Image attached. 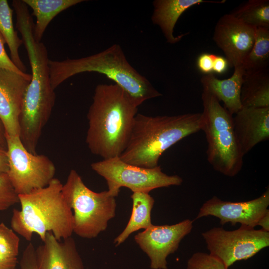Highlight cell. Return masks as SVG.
<instances>
[{"label": "cell", "instance_id": "cell-29", "mask_svg": "<svg viewBox=\"0 0 269 269\" xmlns=\"http://www.w3.org/2000/svg\"><path fill=\"white\" fill-rule=\"evenodd\" d=\"M215 54L208 53H203L198 57L197 66L202 73L206 74H211L213 72V64Z\"/></svg>", "mask_w": 269, "mask_h": 269}, {"label": "cell", "instance_id": "cell-19", "mask_svg": "<svg viewBox=\"0 0 269 269\" xmlns=\"http://www.w3.org/2000/svg\"><path fill=\"white\" fill-rule=\"evenodd\" d=\"M32 10L36 17L33 35L37 42H41L44 32L51 20L59 13L81 3L83 0H22Z\"/></svg>", "mask_w": 269, "mask_h": 269}, {"label": "cell", "instance_id": "cell-23", "mask_svg": "<svg viewBox=\"0 0 269 269\" xmlns=\"http://www.w3.org/2000/svg\"><path fill=\"white\" fill-rule=\"evenodd\" d=\"M269 28L257 27L255 40L242 68L244 71H254L269 68Z\"/></svg>", "mask_w": 269, "mask_h": 269}, {"label": "cell", "instance_id": "cell-34", "mask_svg": "<svg viewBox=\"0 0 269 269\" xmlns=\"http://www.w3.org/2000/svg\"></svg>", "mask_w": 269, "mask_h": 269}, {"label": "cell", "instance_id": "cell-11", "mask_svg": "<svg viewBox=\"0 0 269 269\" xmlns=\"http://www.w3.org/2000/svg\"><path fill=\"white\" fill-rule=\"evenodd\" d=\"M269 188L260 197L247 201H225L214 196L203 203L195 219L212 216L219 218L222 225L240 223L241 226L254 228L269 210Z\"/></svg>", "mask_w": 269, "mask_h": 269}, {"label": "cell", "instance_id": "cell-31", "mask_svg": "<svg viewBox=\"0 0 269 269\" xmlns=\"http://www.w3.org/2000/svg\"><path fill=\"white\" fill-rule=\"evenodd\" d=\"M8 169L6 148L0 144V174L7 173Z\"/></svg>", "mask_w": 269, "mask_h": 269}, {"label": "cell", "instance_id": "cell-33", "mask_svg": "<svg viewBox=\"0 0 269 269\" xmlns=\"http://www.w3.org/2000/svg\"><path fill=\"white\" fill-rule=\"evenodd\" d=\"M0 144L6 148V139L3 125L0 119Z\"/></svg>", "mask_w": 269, "mask_h": 269}, {"label": "cell", "instance_id": "cell-21", "mask_svg": "<svg viewBox=\"0 0 269 269\" xmlns=\"http://www.w3.org/2000/svg\"><path fill=\"white\" fill-rule=\"evenodd\" d=\"M12 14L13 9L7 0H0V34L8 47L11 61L20 71L25 73L26 68L19 53V48L23 41L14 28Z\"/></svg>", "mask_w": 269, "mask_h": 269}, {"label": "cell", "instance_id": "cell-9", "mask_svg": "<svg viewBox=\"0 0 269 269\" xmlns=\"http://www.w3.org/2000/svg\"><path fill=\"white\" fill-rule=\"evenodd\" d=\"M209 254L228 269L236 262L248 260L269 246V232L243 226L228 231L213 227L202 233Z\"/></svg>", "mask_w": 269, "mask_h": 269}, {"label": "cell", "instance_id": "cell-32", "mask_svg": "<svg viewBox=\"0 0 269 269\" xmlns=\"http://www.w3.org/2000/svg\"><path fill=\"white\" fill-rule=\"evenodd\" d=\"M257 225L261 226L264 231L269 232V210L259 220Z\"/></svg>", "mask_w": 269, "mask_h": 269}, {"label": "cell", "instance_id": "cell-30", "mask_svg": "<svg viewBox=\"0 0 269 269\" xmlns=\"http://www.w3.org/2000/svg\"><path fill=\"white\" fill-rule=\"evenodd\" d=\"M229 66L228 62L225 57L215 55L213 61V72L219 74H223L227 71Z\"/></svg>", "mask_w": 269, "mask_h": 269}, {"label": "cell", "instance_id": "cell-14", "mask_svg": "<svg viewBox=\"0 0 269 269\" xmlns=\"http://www.w3.org/2000/svg\"><path fill=\"white\" fill-rule=\"evenodd\" d=\"M236 137L244 156L269 138V107L242 108L233 117Z\"/></svg>", "mask_w": 269, "mask_h": 269}, {"label": "cell", "instance_id": "cell-22", "mask_svg": "<svg viewBox=\"0 0 269 269\" xmlns=\"http://www.w3.org/2000/svg\"><path fill=\"white\" fill-rule=\"evenodd\" d=\"M230 13L249 26L269 28V0H249Z\"/></svg>", "mask_w": 269, "mask_h": 269}, {"label": "cell", "instance_id": "cell-25", "mask_svg": "<svg viewBox=\"0 0 269 269\" xmlns=\"http://www.w3.org/2000/svg\"><path fill=\"white\" fill-rule=\"evenodd\" d=\"M186 269H228L218 259L209 254L196 252L188 259Z\"/></svg>", "mask_w": 269, "mask_h": 269}, {"label": "cell", "instance_id": "cell-28", "mask_svg": "<svg viewBox=\"0 0 269 269\" xmlns=\"http://www.w3.org/2000/svg\"><path fill=\"white\" fill-rule=\"evenodd\" d=\"M5 41L0 34V69H5L13 71L20 74H25L20 71L12 62L7 55L5 48Z\"/></svg>", "mask_w": 269, "mask_h": 269}, {"label": "cell", "instance_id": "cell-5", "mask_svg": "<svg viewBox=\"0 0 269 269\" xmlns=\"http://www.w3.org/2000/svg\"><path fill=\"white\" fill-rule=\"evenodd\" d=\"M201 130L207 142V160L214 170L229 177L241 171L244 155L239 148L232 115L212 95L203 90Z\"/></svg>", "mask_w": 269, "mask_h": 269}, {"label": "cell", "instance_id": "cell-1", "mask_svg": "<svg viewBox=\"0 0 269 269\" xmlns=\"http://www.w3.org/2000/svg\"><path fill=\"white\" fill-rule=\"evenodd\" d=\"M138 107L117 85L96 86L88 113L86 142L103 159L119 157L127 144Z\"/></svg>", "mask_w": 269, "mask_h": 269}, {"label": "cell", "instance_id": "cell-6", "mask_svg": "<svg viewBox=\"0 0 269 269\" xmlns=\"http://www.w3.org/2000/svg\"><path fill=\"white\" fill-rule=\"evenodd\" d=\"M62 192L73 213V233L80 237H97L116 215L115 197L108 190L96 192L89 189L75 170H70Z\"/></svg>", "mask_w": 269, "mask_h": 269}, {"label": "cell", "instance_id": "cell-4", "mask_svg": "<svg viewBox=\"0 0 269 269\" xmlns=\"http://www.w3.org/2000/svg\"><path fill=\"white\" fill-rule=\"evenodd\" d=\"M62 187L61 181L54 178L45 187L18 195L21 209L13 210L11 229L28 241L33 233L42 242L47 232L58 241L71 237L73 213L63 197Z\"/></svg>", "mask_w": 269, "mask_h": 269}, {"label": "cell", "instance_id": "cell-3", "mask_svg": "<svg viewBox=\"0 0 269 269\" xmlns=\"http://www.w3.org/2000/svg\"><path fill=\"white\" fill-rule=\"evenodd\" d=\"M50 80L55 90L64 81L84 72L104 75L122 88L137 107L162 96L149 80L129 62L121 47L112 45L99 53L79 58L49 60Z\"/></svg>", "mask_w": 269, "mask_h": 269}, {"label": "cell", "instance_id": "cell-27", "mask_svg": "<svg viewBox=\"0 0 269 269\" xmlns=\"http://www.w3.org/2000/svg\"><path fill=\"white\" fill-rule=\"evenodd\" d=\"M19 265L20 269H38L36 248L31 242L27 245L24 250Z\"/></svg>", "mask_w": 269, "mask_h": 269}, {"label": "cell", "instance_id": "cell-7", "mask_svg": "<svg viewBox=\"0 0 269 269\" xmlns=\"http://www.w3.org/2000/svg\"><path fill=\"white\" fill-rule=\"evenodd\" d=\"M91 168L106 181L108 191L114 197L122 187L133 192L149 193L158 188L178 186L183 180L177 175H169L162 171L159 165L142 167L126 163L119 157L103 159L91 164Z\"/></svg>", "mask_w": 269, "mask_h": 269}, {"label": "cell", "instance_id": "cell-8", "mask_svg": "<svg viewBox=\"0 0 269 269\" xmlns=\"http://www.w3.org/2000/svg\"><path fill=\"white\" fill-rule=\"evenodd\" d=\"M11 183L18 195L47 186L55 178L54 163L45 155L33 154L24 146L19 136L5 135Z\"/></svg>", "mask_w": 269, "mask_h": 269}, {"label": "cell", "instance_id": "cell-10", "mask_svg": "<svg viewBox=\"0 0 269 269\" xmlns=\"http://www.w3.org/2000/svg\"><path fill=\"white\" fill-rule=\"evenodd\" d=\"M193 222L185 219L171 225H152L134 236L136 244L148 257L151 269H167V257L191 232Z\"/></svg>", "mask_w": 269, "mask_h": 269}, {"label": "cell", "instance_id": "cell-15", "mask_svg": "<svg viewBox=\"0 0 269 269\" xmlns=\"http://www.w3.org/2000/svg\"><path fill=\"white\" fill-rule=\"evenodd\" d=\"M36 257L38 269H84L71 237L61 242L47 232L43 244L36 248Z\"/></svg>", "mask_w": 269, "mask_h": 269}, {"label": "cell", "instance_id": "cell-24", "mask_svg": "<svg viewBox=\"0 0 269 269\" xmlns=\"http://www.w3.org/2000/svg\"><path fill=\"white\" fill-rule=\"evenodd\" d=\"M19 239L3 223H0V269H15L19 253Z\"/></svg>", "mask_w": 269, "mask_h": 269}, {"label": "cell", "instance_id": "cell-12", "mask_svg": "<svg viewBox=\"0 0 269 269\" xmlns=\"http://www.w3.org/2000/svg\"><path fill=\"white\" fill-rule=\"evenodd\" d=\"M255 29L230 13L224 14L217 21L213 39L224 53L230 66H242L253 45Z\"/></svg>", "mask_w": 269, "mask_h": 269}, {"label": "cell", "instance_id": "cell-2", "mask_svg": "<svg viewBox=\"0 0 269 269\" xmlns=\"http://www.w3.org/2000/svg\"><path fill=\"white\" fill-rule=\"evenodd\" d=\"M202 113L148 116L137 113L120 158L133 165L153 168L162 154L184 137L201 130Z\"/></svg>", "mask_w": 269, "mask_h": 269}, {"label": "cell", "instance_id": "cell-17", "mask_svg": "<svg viewBox=\"0 0 269 269\" xmlns=\"http://www.w3.org/2000/svg\"><path fill=\"white\" fill-rule=\"evenodd\" d=\"M244 73L239 67L234 68L233 75L226 79H219L212 73L205 75L200 79L203 90L223 102L224 107L232 115L236 114L242 108L240 94Z\"/></svg>", "mask_w": 269, "mask_h": 269}, {"label": "cell", "instance_id": "cell-18", "mask_svg": "<svg viewBox=\"0 0 269 269\" xmlns=\"http://www.w3.org/2000/svg\"><path fill=\"white\" fill-rule=\"evenodd\" d=\"M242 107H269V68L244 71L240 94Z\"/></svg>", "mask_w": 269, "mask_h": 269}, {"label": "cell", "instance_id": "cell-13", "mask_svg": "<svg viewBox=\"0 0 269 269\" xmlns=\"http://www.w3.org/2000/svg\"><path fill=\"white\" fill-rule=\"evenodd\" d=\"M31 74L22 75L0 69V119L5 135L19 136V119L24 94Z\"/></svg>", "mask_w": 269, "mask_h": 269}, {"label": "cell", "instance_id": "cell-16", "mask_svg": "<svg viewBox=\"0 0 269 269\" xmlns=\"http://www.w3.org/2000/svg\"><path fill=\"white\" fill-rule=\"evenodd\" d=\"M225 0H154L152 2L151 20L161 29L166 42L174 44L180 41L184 34L175 36L174 29L181 15L188 9L203 3L222 4Z\"/></svg>", "mask_w": 269, "mask_h": 269}, {"label": "cell", "instance_id": "cell-20", "mask_svg": "<svg viewBox=\"0 0 269 269\" xmlns=\"http://www.w3.org/2000/svg\"><path fill=\"white\" fill-rule=\"evenodd\" d=\"M133 200L132 215L126 228L114 240L116 246L124 243L133 233L148 228L153 224L151 220V212L154 199L149 193L133 192L131 196Z\"/></svg>", "mask_w": 269, "mask_h": 269}, {"label": "cell", "instance_id": "cell-26", "mask_svg": "<svg viewBox=\"0 0 269 269\" xmlns=\"http://www.w3.org/2000/svg\"><path fill=\"white\" fill-rule=\"evenodd\" d=\"M19 203L15 192L7 173L0 174V211L5 210Z\"/></svg>", "mask_w": 269, "mask_h": 269}]
</instances>
